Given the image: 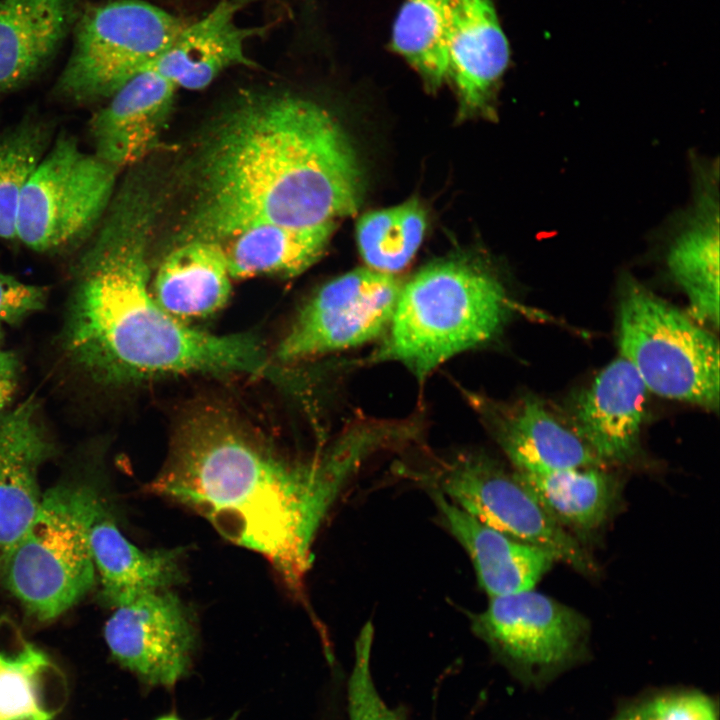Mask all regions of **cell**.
I'll return each mask as SVG.
<instances>
[{
    "label": "cell",
    "mask_w": 720,
    "mask_h": 720,
    "mask_svg": "<svg viewBox=\"0 0 720 720\" xmlns=\"http://www.w3.org/2000/svg\"><path fill=\"white\" fill-rule=\"evenodd\" d=\"M402 283L362 267L323 285L300 309L276 349L281 362H299L354 348L384 336Z\"/></svg>",
    "instance_id": "obj_10"
},
{
    "label": "cell",
    "mask_w": 720,
    "mask_h": 720,
    "mask_svg": "<svg viewBox=\"0 0 720 720\" xmlns=\"http://www.w3.org/2000/svg\"><path fill=\"white\" fill-rule=\"evenodd\" d=\"M94 492L76 484L50 489L5 562L1 582L40 622L66 612L95 583L86 530Z\"/></svg>",
    "instance_id": "obj_6"
},
{
    "label": "cell",
    "mask_w": 720,
    "mask_h": 720,
    "mask_svg": "<svg viewBox=\"0 0 720 720\" xmlns=\"http://www.w3.org/2000/svg\"><path fill=\"white\" fill-rule=\"evenodd\" d=\"M474 402L519 474L604 466L573 429L535 398L512 404L480 398Z\"/></svg>",
    "instance_id": "obj_16"
},
{
    "label": "cell",
    "mask_w": 720,
    "mask_h": 720,
    "mask_svg": "<svg viewBox=\"0 0 720 720\" xmlns=\"http://www.w3.org/2000/svg\"><path fill=\"white\" fill-rule=\"evenodd\" d=\"M47 122L27 117L0 131V238L16 240L23 190L51 145Z\"/></svg>",
    "instance_id": "obj_29"
},
{
    "label": "cell",
    "mask_w": 720,
    "mask_h": 720,
    "mask_svg": "<svg viewBox=\"0 0 720 720\" xmlns=\"http://www.w3.org/2000/svg\"><path fill=\"white\" fill-rule=\"evenodd\" d=\"M247 1L219 0L203 17L187 22L147 67L177 89L201 90L230 67L254 65L246 44L266 28L238 23L237 15Z\"/></svg>",
    "instance_id": "obj_18"
},
{
    "label": "cell",
    "mask_w": 720,
    "mask_h": 720,
    "mask_svg": "<svg viewBox=\"0 0 720 720\" xmlns=\"http://www.w3.org/2000/svg\"><path fill=\"white\" fill-rule=\"evenodd\" d=\"M104 636L118 663L145 683L165 687L187 672L196 642L191 614L171 589L116 607Z\"/></svg>",
    "instance_id": "obj_12"
},
{
    "label": "cell",
    "mask_w": 720,
    "mask_h": 720,
    "mask_svg": "<svg viewBox=\"0 0 720 720\" xmlns=\"http://www.w3.org/2000/svg\"><path fill=\"white\" fill-rule=\"evenodd\" d=\"M420 479L485 525L548 551L584 575L597 572L578 538L544 509L515 471L494 459L460 453L437 461Z\"/></svg>",
    "instance_id": "obj_9"
},
{
    "label": "cell",
    "mask_w": 720,
    "mask_h": 720,
    "mask_svg": "<svg viewBox=\"0 0 720 720\" xmlns=\"http://www.w3.org/2000/svg\"><path fill=\"white\" fill-rule=\"evenodd\" d=\"M501 282L474 265L432 263L402 285L374 361H395L418 379L493 339L512 306Z\"/></svg>",
    "instance_id": "obj_4"
},
{
    "label": "cell",
    "mask_w": 720,
    "mask_h": 720,
    "mask_svg": "<svg viewBox=\"0 0 720 720\" xmlns=\"http://www.w3.org/2000/svg\"><path fill=\"white\" fill-rule=\"evenodd\" d=\"M19 362L15 354L0 345V415L4 413L17 386Z\"/></svg>",
    "instance_id": "obj_33"
},
{
    "label": "cell",
    "mask_w": 720,
    "mask_h": 720,
    "mask_svg": "<svg viewBox=\"0 0 720 720\" xmlns=\"http://www.w3.org/2000/svg\"><path fill=\"white\" fill-rule=\"evenodd\" d=\"M619 720H717L713 703L697 693L655 698L623 714Z\"/></svg>",
    "instance_id": "obj_31"
},
{
    "label": "cell",
    "mask_w": 720,
    "mask_h": 720,
    "mask_svg": "<svg viewBox=\"0 0 720 720\" xmlns=\"http://www.w3.org/2000/svg\"><path fill=\"white\" fill-rule=\"evenodd\" d=\"M187 24L146 0H112L87 10L56 91L74 104L108 99L145 69Z\"/></svg>",
    "instance_id": "obj_7"
},
{
    "label": "cell",
    "mask_w": 720,
    "mask_h": 720,
    "mask_svg": "<svg viewBox=\"0 0 720 720\" xmlns=\"http://www.w3.org/2000/svg\"><path fill=\"white\" fill-rule=\"evenodd\" d=\"M203 136L180 242L224 244L261 224L335 222L362 203L363 173L348 135L309 99L288 92L240 96Z\"/></svg>",
    "instance_id": "obj_2"
},
{
    "label": "cell",
    "mask_w": 720,
    "mask_h": 720,
    "mask_svg": "<svg viewBox=\"0 0 720 720\" xmlns=\"http://www.w3.org/2000/svg\"><path fill=\"white\" fill-rule=\"evenodd\" d=\"M440 520L470 557L490 598L532 590L556 561L548 551L493 529L429 488Z\"/></svg>",
    "instance_id": "obj_21"
},
{
    "label": "cell",
    "mask_w": 720,
    "mask_h": 720,
    "mask_svg": "<svg viewBox=\"0 0 720 720\" xmlns=\"http://www.w3.org/2000/svg\"><path fill=\"white\" fill-rule=\"evenodd\" d=\"M335 228L336 222L249 227L222 244L231 277L297 276L323 255Z\"/></svg>",
    "instance_id": "obj_25"
},
{
    "label": "cell",
    "mask_w": 720,
    "mask_h": 720,
    "mask_svg": "<svg viewBox=\"0 0 720 720\" xmlns=\"http://www.w3.org/2000/svg\"><path fill=\"white\" fill-rule=\"evenodd\" d=\"M67 699L63 671L15 623L0 618V720H53Z\"/></svg>",
    "instance_id": "obj_23"
},
{
    "label": "cell",
    "mask_w": 720,
    "mask_h": 720,
    "mask_svg": "<svg viewBox=\"0 0 720 720\" xmlns=\"http://www.w3.org/2000/svg\"><path fill=\"white\" fill-rule=\"evenodd\" d=\"M617 343L650 391L718 409L717 339L630 275L620 287Z\"/></svg>",
    "instance_id": "obj_5"
},
{
    "label": "cell",
    "mask_w": 720,
    "mask_h": 720,
    "mask_svg": "<svg viewBox=\"0 0 720 720\" xmlns=\"http://www.w3.org/2000/svg\"><path fill=\"white\" fill-rule=\"evenodd\" d=\"M177 90L149 67L137 73L91 118L93 153L117 171L140 162L158 144Z\"/></svg>",
    "instance_id": "obj_15"
},
{
    "label": "cell",
    "mask_w": 720,
    "mask_h": 720,
    "mask_svg": "<svg viewBox=\"0 0 720 720\" xmlns=\"http://www.w3.org/2000/svg\"><path fill=\"white\" fill-rule=\"evenodd\" d=\"M516 474L562 527L580 537L603 525L616 499L615 481L602 467Z\"/></svg>",
    "instance_id": "obj_26"
},
{
    "label": "cell",
    "mask_w": 720,
    "mask_h": 720,
    "mask_svg": "<svg viewBox=\"0 0 720 720\" xmlns=\"http://www.w3.org/2000/svg\"><path fill=\"white\" fill-rule=\"evenodd\" d=\"M472 616L473 631L509 664L543 672L567 664L583 648L587 618L534 589L489 599Z\"/></svg>",
    "instance_id": "obj_11"
},
{
    "label": "cell",
    "mask_w": 720,
    "mask_h": 720,
    "mask_svg": "<svg viewBox=\"0 0 720 720\" xmlns=\"http://www.w3.org/2000/svg\"><path fill=\"white\" fill-rule=\"evenodd\" d=\"M72 0H0V93L48 64L66 36Z\"/></svg>",
    "instance_id": "obj_24"
},
{
    "label": "cell",
    "mask_w": 720,
    "mask_h": 720,
    "mask_svg": "<svg viewBox=\"0 0 720 720\" xmlns=\"http://www.w3.org/2000/svg\"><path fill=\"white\" fill-rule=\"evenodd\" d=\"M232 280L222 244L188 240L165 256L151 289L165 311L188 323L221 310L230 298Z\"/></svg>",
    "instance_id": "obj_22"
},
{
    "label": "cell",
    "mask_w": 720,
    "mask_h": 720,
    "mask_svg": "<svg viewBox=\"0 0 720 720\" xmlns=\"http://www.w3.org/2000/svg\"><path fill=\"white\" fill-rule=\"evenodd\" d=\"M390 443L384 424H359L318 455L292 460L208 410L181 426L149 490L262 555L302 598L321 525L363 463Z\"/></svg>",
    "instance_id": "obj_1"
},
{
    "label": "cell",
    "mask_w": 720,
    "mask_h": 720,
    "mask_svg": "<svg viewBox=\"0 0 720 720\" xmlns=\"http://www.w3.org/2000/svg\"><path fill=\"white\" fill-rule=\"evenodd\" d=\"M0 342H1V325H0ZM1 345V344H0Z\"/></svg>",
    "instance_id": "obj_35"
},
{
    "label": "cell",
    "mask_w": 720,
    "mask_h": 720,
    "mask_svg": "<svg viewBox=\"0 0 720 720\" xmlns=\"http://www.w3.org/2000/svg\"><path fill=\"white\" fill-rule=\"evenodd\" d=\"M449 79L462 111L483 108L510 62L493 0H445Z\"/></svg>",
    "instance_id": "obj_20"
},
{
    "label": "cell",
    "mask_w": 720,
    "mask_h": 720,
    "mask_svg": "<svg viewBox=\"0 0 720 720\" xmlns=\"http://www.w3.org/2000/svg\"><path fill=\"white\" fill-rule=\"evenodd\" d=\"M157 720H180V719H178V718L175 717V716L168 715V716L160 717V718H158Z\"/></svg>",
    "instance_id": "obj_34"
},
{
    "label": "cell",
    "mask_w": 720,
    "mask_h": 720,
    "mask_svg": "<svg viewBox=\"0 0 720 720\" xmlns=\"http://www.w3.org/2000/svg\"><path fill=\"white\" fill-rule=\"evenodd\" d=\"M46 298L44 288L24 283L0 271V325L15 324L41 310Z\"/></svg>",
    "instance_id": "obj_32"
},
{
    "label": "cell",
    "mask_w": 720,
    "mask_h": 720,
    "mask_svg": "<svg viewBox=\"0 0 720 720\" xmlns=\"http://www.w3.org/2000/svg\"><path fill=\"white\" fill-rule=\"evenodd\" d=\"M693 201L667 253V266L686 294L689 315L700 325L719 326L718 169L694 168Z\"/></svg>",
    "instance_id": "obj_14"
},
{
    "label": "cell",
    "mask_w": 720,
    "mask_h": 720,
    "mask_svg": "<svg viewBox=\"0 0 720 720\" xmlns=\"http://www.w3.org/2000/svg\"><path fill=\"white\" fill-rule=\"evenodd\" d=\"M426 214L417 199L365 213L357 222L356 238L362 259L371 269L393 274L402 270L419 249Z\"/></svg>",
    "instance_id": "obj_28"
},
{
    "label": "cell",
    "mask_w": 720,
    "mask_h": 720,
    "mask_svg": "<svg viewBox=\"0 0 720 720\" xmlns=\"http://www.w3.org/2000/svg\"><path fill=\"white\" fill-rule=\"evenodd\" d=\"M117 172L60 134L23 190L16 240L37 252H56L90 238L113 198Z\"/></svg>",
    "instance_id": "obj_8"
},
{
    "label": "cell",
    "mask_w": 720,
    "mask_h": 720,
    "mask_svg": "<svg viewBox=\"0 0 720 720\" xmlns=\"http://www.w3.org/2000/svg\"><path fill=\"white\" fill-rule=\"evenodd\" d=\"M152 195L129 176L73 271L62 346L74 368L107 386L186 374H262L266 352L247 333L218 335L182 322L155 299L148 248Z\"/></svg>",
    "instance_id": "obj_3"
},
{
    "label": "cell",
    "mask_w": 720,
    "mask_h": 720,
    "mask_svg": "<svg viewBox=\"0 0 720 720\" xmlns=\"http://www.w3.org/2000/svg\"><path fill=\"white\" fill-rule=\"evenodd\" d=\"M647 387L619 357L581 391L573 405V430L603 463H625L639 449Z\"/></svg>",
    "instance_id": "obj_13"
},
{
    "label": "cell",
    "mask_w": 720,
    "mask_h": 720,
    "mask_svg": "<svg viewBox=\"0 0 720 720\" xmlns=\"http://www.w3.org/2000/svg\"><path fill=\"white\" fill-rule=\"evenodd\" d=\"M373 635V626L368 622L355 641L353 666L348 680L349 718L350 720H401L384 702L372 677Z\"/></svg>",
    "instance_id": "obj_30"
},
{
    "label": "cell",
    "mask_w": 720,
    "mask_h": 720,
    "mask_svg": "<svg viewBox=\"0 0 720 720\" xmlns=\"http://www.w3.org/2000/svg\"><path fill=\"white\" fill-rule=\"evenodd\" d=\"M390 45L427 88L438 89L449 79L445 0H403L393 22Z\"/></svg>",
    "instance_id": "obj_27"
},
{
    "label": "cell",
    "mask_w": 720,
    "mask_h": 720,
    "mask_svg": "<svg viewBox=\"0 0 720 720\" xmlns=\"http://www.w3.org/2000/svg\"><path fill=\"white\" fill-rule=\"evenodd\" d=\"M86 530L103 600L113 608L183 581V552L176 548H138L122 534L96 491L90 501Z\"/></svg>",
    "instance_id": "obj_19"
},
{
    "label": "cell",
    "mask_w": 720,
    "mask_h": 720,
    "mask_svg": "<svg viewBox=\"0 0 720 720\" xmlns=\"http://www.w3.org/2000/svg\"><path fill=\"white\" fill-rule=\"evenodd\" d=\"M37 410L31 398L0 415V582L8 555L39 509L38 471L54 452Z\"/></svg>",
    "instance_id": "obj_17"
}]
</instances>
